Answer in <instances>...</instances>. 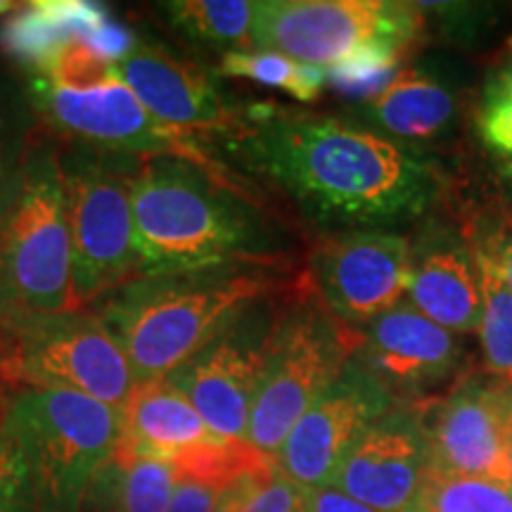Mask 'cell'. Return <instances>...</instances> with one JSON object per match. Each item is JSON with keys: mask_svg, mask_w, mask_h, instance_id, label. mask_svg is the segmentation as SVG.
Instances as JSON below:
<instances>
[{"mask_svg": "<svg viewBox=\"0 0 512 512\" xmlns=\"http://www.w3.org/2000/svg\"><path fill=\"white\" fill-rule=\"evenodd\" d=\"M221 138L320 228L363 230L413 219L439 188L437 166L413 145L332 114L254 102Z\"/></svg>", "mask_w": 512, "mask_h": 512, "instance_id": "obj_1", "label": "cell"}, {"mask_svg": "<svg viewBox=\"0 0 512 512\" xmlns=\"http://www.w3.org/2000/svg\"><path fill=\"white\" fill-rule=\"evenodd\" d=\"M138 275L219 266H271L273 230L219 164L183 157L140 162L133 188Z\"/></svg>", "mask_w": 512, "mask_h": 512, "instance_id": "obj_2", "label": "cell"}, {"mask_svg": "<svg viewBox=\"0 0 512 512\" xmlns=\"http://www.w3.org/2000/svg\"><path fill=\"white\" fill-rule=\"evenodd\" d=\"M268 266L136 275L91 309L131 363L136 382L159 380L207 347L245 306L273 297Z\"/></svg>", "mask_w": 512, "mask_h": 512, "instance_id": "obj_3", "label": "cell"}, {"mask_svg": "<svg viewBox=\"0 0 512 512\" xmlns=\"http://www.w3.org/2000/svg\"><path fill=\"white\" fill-rule=\"evenodd\" d=\"M0 427L22 453L36 510L83 512L112 463L121 411L67 389L19 387L5 389Z\"/></svg>", "mask_w": 512, "mask_h": 512, "instance_id": "obj_4", "label": "cell"}, {"mask_svg": "<svg viewBox=\"0 0 512 512\" xmlns=\"http://www.w3.org/2000/svg\"><path fill=\"white\" fill-rule=\"evenodd\" d=\"M0 292L5 311L76 309L60 140L43 126L29 147L15 202L0 223Z\"/></svg>", "mask_w": 512, "mask_h": 512, "instance_id": "obj_5", "label": "cell"}, {"mask_svg": "<svg viewBox=\"0 0 512 512\" xmlns=\"http://www.w3.org/2000/svg\"><path fill=\"white\" fill-rule=\"evenodd\" d=\"M140 162L60 140L76 309H91L107 292L138 275L133 188Z\"/></svg>", "mask_w": 512, "mask_h": 512, "instance_id": "obj_6", "label": "cell"}, {"mask_svg": "<svg viewBox=\"0 0 512 512\" xmlns=\"http://www.w3.org/2000/svg\"><path fill=\"white\" fill-rule=\"evenodd\" d=\"M0 384L5 389H67L121 411L136 377L93 309L5 311L0 318Z\"/></svg>", "mask_w": 512, "mask_h": 512, "instance_id": "obj_7", "label": "cell"}, {"mask_svg": "<svg viewBox=\"0 0 512 512\" xmlns=\"http://www.w3.org/2000/svg\"><path fill=\"white\" fill-rule=\"evenodd\" d=\"M363 332L337 320L306 294L280 306L264 377L249 415L247 444L275 458L287 434L347 363L358 354Z\"/></svg>", "mask_w": 512, "mask_h": 512, "instance_id": "obj_8", "label": "cell"}, {"mask_svg": "<svg viewBox=\"0 0 512 512\" xmlns=\"http://www.w3.org/2000/svg\"><path fill=\"white\" fill-rule=\"evenodd\" d=\"M422 10L392 0H266L254 3L252 43L259 50L330 67L370 41L411 43Z\"/></svg>", "mask_w": 512, "mask_h": 512, "instance_id": "obj_9", "label": "cell"}, {"mask_svg": "<svg viewBox=\"0 0 512 512\" xmlns=\"http://www.w3.org/2000/svg\"><path fill=\"white\" fill-rule=\"evenodd\" d=\"M27 83L38 121L62 143L138 159L183 157L200 164H216L209 162L202 138L157 121L119 74L88 93L62 91L38 76H27Z\"/></svg>", "mask_w": 512, "mask_h": 512, "instance_id": "obj_10", "label": "cell"}, {"mask_svg": "<svg viewBox=\"0 0 512 512\" xmlns=\"http://www.w3.org/2000/svg\"><path fill=\"white\" fill-rule=\"evenodd\" d=\"M278 311L275 294L245 306L207 347L166 375L216 437L247 441L249 415L271 354Z\"/></svg>", "mask_w": 512, "mask_h": 512, "instance_id": "obj_11", "label": "cell"}, {"mask_svg": "<svg viewBox=\"0 0 512 512\" xmlns=\"http://www.w3.org/2000/svg\"><path fill=\"white\" fill-rule=\"evenodd\" d=\"M411 264L413 249L403 235L380 228L347 230L313 247L306 287L332 316L358 330L401 302Z\"/></svg>", "mask_w": 512, "mask_h": 512, "instance_id": "obj_12", "label": "cell"}, {"mask_svg": "<svg viewBox=\"0 0 512 512\" xmlns=\"http://www.w3.org/2000/svg\"><path fill=\"white\" fill-rule=\"evenodd\" d=\"M396 401L354 356L292 427L275 463L299 489L332 486L351 444Z\"/></svg>", "mask_w": 512, "mask_h": 512, "instance_id": "obj_13", "label": "cell"}, {"mask_svg": "<svg viewBox=\"0 0 512 512\" xmlns=\"http://www.w3.org/2000/svg\"><path fill=\"white\" fill-rule=\"evenodd\" d=\"M117 74L152 117L188 136H226L245 112L223 91L216 72L147 34H138Z\"/></svg>", "mask_w": 512, "mask_h": 512, "instance_id": "obj_14", "label": "cell"}, {"mask_svg": "<svg viewBox=\"0 0 512 512\" xmlns=\"http://www.w3.org/2000/svg\"><path fill=\"white\" fill-rule=\"evenodd\" d=\"M420 413L430 446V475L510 482L503 380L491 375L465 377L446 399L420 401Z\"/></svg>", "mask_w": 512, "mask_h": 512, "instance_id": "obj_15", "label": "cell"}, {"mask_svg": "<svg viewBox=\"0 0 512 512\" xmlns=\"http://www.w3.org/2000/svg\"><path fill=\"white\" fill-rule=\"evenodd\" d=\"M430 479L420 401H396L339 463L332 486L377 512H406Z\"/></svg>", "mask_w": 512, "mask_h": 512, "instance_id": "obj_16", "label": "cell"}, {"mask_svg": "<svg viewBox=\"0 0 512 512\" xmlns=\"http://www.w3.org/2000/svg\"><path fill=\"white\" fill-rule=\"evenodd\" d=\"M463 342L415 309L399 302L370 320L356 361L394 396H418L453 375Z\"/></svg>", "mask_w": 512, "mask_h": 512, "instance_id": "obj_17", "label": "cell"}, {"mask_svg": "<svg viewBox=\"0 0 512 512\" xmlns=\"http://www.w3.org/2000/svg\"><path fill=\"white\" fill-rule=\"evenodd\" d=\"M219 441L223 439L209 430L188 396L169 377H159L133 384L121 408L119 444L112 460H162L174 465L178 458Z\"/></svg>", "mask_w": 512, "mask_h": 512, "instance_id": "obj_18", "label": "cell"}, {"mask_svg": "<svg viewBox=\"0 0 512 512\" xmlns=\"http://www.w3.org/2000/svg\"><path fill=\"white\" fill-rule=\"evenodd\" d=\"M411 304L448 332H479L482 283L475 249L451 238H430L413 254Z\"/></svg>", "mask_w": 512, "mask_h": 512, "instance_id": "obj_19", "label": "cell"}, {"mask_svg": "<svg viewBox=\"0 0 512 512\" xmlns=\"http://www.w3.org/2000/svg\"><path fill=\"white\" fill-rule=\"evenodd\" d=\"M105 5L88 0H36L0 22V53L24 76L41 74L62 43L93 36L110 22Z\"/></svg>", "mask_w": 512, "mask_h": 512, "instance_id": "obj_20", "label": "cell"}, {"mask_svg": "<svg viewBox=\"0 0 512 512\" xmlns=\"http://www.w3.org/2000/svg\"><path fill=\"white\" fill-rule=\"evenodd\" d=\"M458 98L451 86L418 69H403L380 98L366 105L370 121L389 138L432 140L451 128Z\"/></svg>", "mask_w": 512, "mask_h": 512, "instance_id": "obj_21", "label": "cell"}, {"mask_svg": "<svg viewBox=\"0 0 512 512\" xmlns=\"http://www.w3.org/2000/svg\"><path fill=\"white\" fill-rule=\"evenodd\" d=\"M152 10L188 46L221 55L254 48V3L249 0H169L155 3Z\"/></svg>", "mask_w": 512, "mask_h": 512, "instance_id": "obj_22", "label": "cell"}, {"mask_svg": "<svg viewBox=\"0 0 512 512\" xmlns=\"http://www.w3.org/2000/svg\"><path fill=\"white\" fill-rule=\"evenodd\" d=\"M38 128L41 121L31 102L27 76L0 62V223L15 202Z\"/></svg>", "mask_w": 512, "mask_h": 512, "instance_id": "obj_23", "label": "cell"}, {"mask_svg": "<svg viewBox=\"0 0 512 512\" xmlns=\"http://www.w3.org/2000/svg\"><path fill=\"white\" fill-rule=\"evenodd\" d=\"M95 486L105 494V512H166L176 472L162 460H112Z\"/></svg>", "mask_w": 512, "mask_h": 512, "instance_id": "obj_24", "label": "cell"}, {"mask_svg": "<svg viewBox=\"0 0 512 512\" xmlns=\"http://www.w3.org/2000/svg\"><path fill=\"white\" fill-rule=\"evenodd\" d=\"M216 76H230V79H247L266 88L290 93L299 102H316L328 86L323 67H313L292 60V57L273 53V50H233L219 57Z\"/></svg>", "mask_w": 512, "mask_h": 512, "instance_id": "obj_25", "label": "cell"}, {"mask_svg": "<svg viewBox=\"0 0 512 512\" xmlns=\"http://www.w3.org/2000/svg\"><path fill=\"white\" fill-rule=\"evenodd\" d=\"M475 256L484 302L479 335H482L486 373L496 380L512 382V290L489 249L479 245Z\"/></svg>", "mask_w": 512, "mask_h": 512, "instance_id": "obj_26", "label": "cell"}, {"mask_svg": "<svg viewBox=\"0 0 512 512\" xmlns=\"http://www.w3.org/2000/svg\"><path fill=\"white\" fill-rule=\"evenodd\" d=\"M408 43L370 41L325 69L332 91L356 102H373L387 91L403 72Z\"/></svg>", "mask_w": 512, "mask_h": 512, "instance_id": "obj_27", "label": "cell"}, {"mask_svg": "<svg viewBox=\"0 0 512 512\" xmlns=\"http://www.w3.org/2000/svg\"><path fill=\"white\" fill-rule=\"evenodd\" d=\"M406 512H512V484L482 477L430 475Z\"/></svg>", "mask_w": 512, "mask_h": 512, "instance_id": "obj_28", "label": "cell"}, {"mask_svg": "<svg viewBox=\"0 0 512 512\" xmlns=\"http://www.w3.org/2000/svg\"><path fill=\"white\" fill-rule=\"evenodd\" d=\"M36 76L62 91L88 93L110 83L117 76V64L95 50L88 38H72L55 50Z\"/></svg>", "mask_w": 512, "mask_h": 512, "instance_id": "obj_29", "label": "cell"}, {"mask_svg": "<svg viewBox=\"0 0 512 512\" xmlns=\"http://www.w3.org/2000/svg\"><path fill=\"white\" fill-rule=\"evenodd\" d=\"M302 503L304 489L280 470L275 458H268L249 477L240 512H297Z\"/></svg>", "mask_w": 512, "mask_h": 512, "instance_id": "obj_30", "label": "cell"}, {"mask_svg": "<svg viewBox=\"0 0 512 512\" xmlns=\"http://www.w3.org/2000/svg\"><path fill=\"white\" fill-rule=\"evenodd\" d=\"M0 512H38L27 465L3 427H0Z\"/></svg>", "mask_w": 512, "mask_h": 512, "instance_id": "obj_31", "label": "cell"}, {"mask_svg": "<svg viewBox=\"0 0 512 512\" xmlns=\"http://www.w3.org/2000/svg\"><path fill=\"white\" fill-rule=\"evenodd\" d=\"M479 131L491 150L512 159V100H486Z\"/></svg>", "mask_w": 512, "mask_h": 512, "instance_id": "obj_32", "label": "cell"}, {"mask_svg": "<svg viewBox=\"0 0 512 512\" xmlns=\"http://www.w3.org/2000/svg\"><path fill=\"white\" fill-rule=\"evenodd\" d=\"M228 484L176 477V489L166 512H214L216 503H219L223 489H226Z\"/></svg>", "mask_w": 512, "mask_h": 512, "instance_id": "obj_33", "label": "cell"}, {"mask_svg": "<svg viewBox=\"0 0 512 512\" xmlns=\"http://www.w3.org/2000/svg\"><path fill=\"white\" fill-rule=\"evenodd\" d=\"M306 512H377L368 505L354 501V498L342 494L335 486H323V489H304Z\"/></svg>", "mask_w": 512, "mask_h": 512, "instance_id": "obj_34", "label": "cell"}, {"mask_svg": "<svg viewBox=\"0 0 512 512\" xmlns=\"http://www.w3.org/2000/svg\"><path fill=\"white\" fill-rule=\"evenodd\" d=\"M486 100H512V38L505 46L501 67L496 69L486 86Z\"/></svg>", "mask_w": 512, "mask_h": 512, "instance_id": "obj_35", "label": "cell"}, {"mask_svg": "<svg viewBox=\"0 0 512 512\" xmlns=\"http://www.w3.org/2000/svg\"><path fill=\"white\" fill-rule=\"evenodd\" d=\"M266 460L268 458L259 460V463H256L254 467H249V470H245V472H242V475L235 477L233 482H230L226 489H223V494L219 498V503H216L214 512H240L242 498H245V491H247V486H249V477H252V472L256 470V467H259L261 463H266Z\"/></svg>", "mask_w": 512, "mask_h": 512, "instance_id": "obj_36", "label": "cell"}, {"mask_svg": "<svg viewBox=\"0 0 512 512\" xmlns=\"http://www.w3.org/2000/svg\"><path fill=\"white\" fill-rule=\"evenodd\" d=\"M484 247L489 249L491 256L496 259L505 283H508V287L512 290V233L505 235V238H491L489 242H484Z\"/></svg>", "mask_w": 512, "mask_h": 512, "instance_id": "obj_37", "label": "cell"}, {"mask_svg": "<svg viewBox=\"0 0 512 512\" xmlns=\"http://www.w3.org/2000/svg\"><path fill=\"white\" fill-rule=\"evenodd\" d=\"M505 399H508V418H505V460L512 482V382H505Z\"/></svg>", "mask_w": 512, "mask_h": 512, "instance_id": "obj_38", "label": "cell"}, {"mask_svg": "<svg viewBox=\"0 0 512 512\" xmlns=\"http://www.w3.org/2000/svg\"><path fill=\"white\" fill-rule=\"evenodd\" d=\"M5 313V302H3V292H0V318H3Z\"/></svg>", "mask_w": 512, "mask_h": 512, "instance_id": "obj_39", "label": "cell"}, {"mask_svg": "<svg viewBox=\"0 0 512 512\" xmlns=\"http://www.w3.org/2000/svg\"><path fill=\"white\" fill-rule=\"evenodd\" d=\"M3 394H5V389H3V384H0V408H3Z\"/></svg>", "mask_w": 512, "mask_h": 512, "instance_id": "obj_40", "label": "cell"}, {"mask_svg": "<svg viewBox=\"0 0 512 512\" xmlns=\"http://www.w3.org/2000/svg\"><path fill=\"white\" fill-rule=\"evenodd\" d=\"M297 512H306V505L302 503V505H299V508H297Z\"/></svg>", "mask_w": 512, "mask_h": 512, "instance_id": "obj_41", "label": "cell"}, {"mask_svg": "<svg viewBox=\"0 0 512 512\" xmlns=\"http://www.w3.org/2000/svg\"><path fill=\"white\" fill-rule=\"evenodd\" d=\"M510 176H512V169H510Z\"/></svg>", "mask_w": 512, "mask_h": 512, "instance_id": "obj_42", "label": "cell"}]
</instances>
